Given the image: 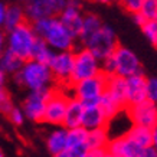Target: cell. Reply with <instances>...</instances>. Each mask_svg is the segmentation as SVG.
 Here are the masks:
<instances>
[{
	"instance_id": "3",
	"label": "cell",
	"mask_w": 157,
	"mask_h": 157,
	"mask_svg": "<svg viewBox=\"0 0 157 157\" xmlns=\"http://www.w3.org/2000/svg\"><path fill=\"white\" fill-rule=\"evenodd\" d=\"M107 84H108V75L100 72L94 76L75 82L71 86L74 90V97L81 100L82 104L86 107V105L100 104L101 97L107 90Z\"/></svg>"
},
{
	"instance_id": "8",
	"label": "cell",
	"mask_w": 157,
	"mask_h": 157,
	"mask_svg": "<svg viewBox=\"0 0 157 157\" xmlns=\"http://www.w3.org/2000/svg\"><path fill=\"white\" fill-rule=\"evenodd\" d=\"M74 61H75V52L74 51L55 52V56L49 63V68H51L53 75V81H56L59 85H71Z\"/></svg>"
},
{
	"instance_id": "6",
	"label": "cell",
	"mask_w": 157,
	"mask_h": 157,
	"mask_svg": "<svg viewBox=\"0 0 157 157\" xmlns=\"http://www.w3.org/2000/svg\"><path fill=\"white\" fill-rule=\"evenodd\" d=\"M101 72V61L91 52L88 48L82 46L75 52L74 61V71H72V84L94 76ZM71 84V85H72Z\"/></svg>"
},
{
	"instance_id": "2",
	"label": "cell",
	"mask_w": 157,
	"mask_h": 157,
	"mask_svg": "<svg viewBox=\"0 0 157 157\" xmlns=\"http://www.w3.org/2000/svg\"><path fill=\"white\" fill-rule=\"evenodd\" d=\"M14 81L16 84L33 91L45 88V86H51L53 75L49 65L36 61V59H28L25 61L23 67L14 74Z\"/></svg>"
},
{
	"instance_id": "41",
	"label": "cell",
	"mask_w": 157,
	"mask_h": 157,
	"mask_svg": "<svg viewBox=\"0 0 157 157\" xmlns=\"http://www.w3.org/2000/svg\"><path fill=\"white\" fill-rule=\"evenodd\" d=\"M153 147L157 150V125L153 128Z\"/></svg>"
},
{
	"instance_id": "37",
	"label": "cell",
	"mask_w": 157,
	"mask_h": 157,
	"mask_svg": "<svg viewBox=\"0 0 157 157\" xmlns=\"http://www.w3.org/2000/svg\"><path fill=\"white\" fill-rule=\"evenodd\" d=\"M143 157H157V150L153 147V144L143 150Z\"/></svg>"
},
{
	"instance_id": "14",
	"label": "cell",
	"mask_w": 157,
	"mask_h": 157,
	"mask_svg": "<svg viewBox=\"0 0 157 157\" xmlns=\"http://www.w3.org/2000/svg\"><path fill=\"white\" fill-rule=\"evenodd\" d=\"M127 82V104L133 105L137 102L147 100V82L148 78L141 72H137L131 76L125 78ZM127 105V107H128Z\"/></svg>"
},
{
	"instance_id": "28",
	"label": "cell",
	"mask_w": 157,
	"mask_h": 157,
	"mask_svg": "<svg viewBox=\"0 0 157 157\" xmlns=\"http://www.w3.org/2000/svg\"><path fill=\"white\" fill-rule=\"evenodd\" d=\"M144 36L147 40L151 43L153 46H157V20H147L146 23L141 26Z\"/></svg>"
},
{
	"instance_id": "13",
	"label": "cell",
	"mask_w": 157,
	"mask_h": 157,
	"mask_svg": "<svg viewBox=\"0 0 157 157\" xmlns=\"http://www.w3.org/2000/svg\"><path fill=\"white\" fill-rule=\"evenodd\" d=\"M108 156L111 157H143V147H140L134 140L124 134L109 140L108 146Z\"/></svg>"
},
{
	"instance_id": "10",
	"label": "cell",
	"mask_w": 157,
	"mask_h": 157,
	"mask_svg": "<svg viewBox=\"0 0 157 157\" xmlns=\"http://www.w3.org/2000/svg\"><path fill=\"white\" fill-rule=\"evenodd\" d=\"M68 101H69V97L65 92L53 88L52 94H51V97L48 98V102H46L43 123L51 124V125H58V127L63 125Z\"/></svg>"
},
{
	"instance_id": "19",
	"label": "cell",
	"mask_w": 157,
	"mask_h": 157,
	"mask_svg": "<svg viewBox=\"0 0 157 157\" xmlns=\"http://www.w3.org/2000/svg\"><path fill=\"white\" fill-rule=\"evenodd\" d=\"M102 25L104 23H102V20H101V17L98 14L88 13L84 16V23H82L81 33L78 36V40H79V43H81L82 46L102 28Z\"/></svg>"
},
{
	"instance_id": "32",
	"label": "cell",
	"mask_w": 157,
	"mask_h": 157,
	"mask_svg": "<svg viewBox=\"0 0 157 157\" xmlns=\"http://www.w3.org/2000/svg\"><path fill=\"white\" fill-rule=\"evenodd\" d=\"M101 72H104L105 75H108V76H113L117 74L115 61H114V56H113V55L101 61Z\"/></svg>"
},
{
	"instance_id": "34",
	"label": "cell",
	"mask_w": 157,
	"mask_h": 157,
	"mask_svg": "<svg viewBox=\"0 0 157 157\" xmlns=\"http://www.w3.org/2000/svg\"><path fill=\"white\" fill-rule=\"evenodd\" d=\"M147 98L157 104V78H148L147 82Z\"/></svg>"
},
{
	"instance_id": "42",
	"label": "cell",
	"mask_w": 157,
	"mask_h": 157,
	"mask_svg": "<svg viewBox=\"0 0 157 157\" xmlns=\"http://www.w3.org/2000/svg\"><path fill=\"white\" fill-rule=\"evenodd\" d=\"M95 2H98V3H102V5H107V3H109L111 0H95Z\"/></svg>"
},
{
	"instance_id": "9",
	"label": "cell",
	"mask_w": 157,
	"mask_h": 157,
	"mask_svg": "<svg viewBox=\"0 0 157 157\" xmlns=\"http://www.w3.org/2000/svg\"><path fill=\"white\" fill-rule=\"evenodd\" d=\"M67 5L68 0H30L25 12L29 22H35L43 17L59 16Z\"/></svg>"
},
{
	"instance_id": "23",
	"label": "cell",
	"mask_w": 157,
	"mask_h": 157,
	"mask_svg": "<svg viewBox=\"0 0 157 157\" xmlns=\"http://www.w3.org/2000/svg\"><path fill=\"white\" fill-rule=\"evenodd\" d=\"M55 52H56V51H53L48 43H46L45 39L40 38V36H38L36 40H35V43H33L32 58H30V59H36V61L43 62V63L49 65L51 61L53 59V56H55Z\"/></svg>"
},
{
	"instance_id": "12",
	"label": "cell",
	"mask_w": 157,
	"mask_h": 157,
	"mask_svg": "<svg viewBox=\"0 0 157 157\" xmlns=\"http://www.w3.org/2000/svg\"><path fill=\"white\" fill-rule=\"evenodd\" d=\"M115 61V68H117V74L115 75L120 76H131L137 72H141V62L138 59V56L128 48L124 46H117V49L113 53Z\"/></svg>"
},
{
	"instance_id": "16",
	"label": "cell",
	"mask_w": 157,
	"mask_h": 157,
	"mask_svg": "<svg viewBox=\"0 0 157 157\" xmlns=\"http://www.w3.org/2000/svg\"><path fill=\"white\" fill-rule=\"evenodd\" d=\"M58 17L61 19L62 23L65 25V28L78 39V36L81 33L82 23H84V14H82L81 9L74 7V6H67Z\"/></svg>"
},
{
	"instance_id": "27",
	"label": "cell",
	"mask_w": 157,
	"mask_h": 157,
	"mask_svg": "<svg viewBox=\"0 0 157 157\" xmlns=\"http://www.w3.org/2000/svg\"><path fill=\"white\" fill-rule=\"evenodd\" d=\"M88 140V130L84 125H78L74 128H68V147H75V146H82L86 144Z\"/></svg>"
},
{
	"instance_id": "26",
	"label": "cell",
	"mask_w": 157,
	"mask_h": 157,
	"mask_svg": "<svg viewBox=\"0 0 157 157\" xmlns=\"http://www.w3.org/2000/svg\"><path fill=\"white\" fill-rule=\"evenodd\" d=\"M109 134H108V127H100V128L88 130V140L86 144L90 148H101L107 147L109 143Z\"/></svg>"
},
{
	"instance_id": "43",
	"label": "cell",
	"mask_w": 157,
	"mask_h": 157,
	"mask_svg": "<svg viewBox=\"0 0 157 157\" xmlns=\"http://www.w3.org/2000/svg\"><path fill=\"white\" fill-rule=\"evenodd\" d=\"M0 157H3V151H2V148H0Z\"/></svg>"
},
{
	"instance_id": "35",
	"label": "cell",
	"mask_w": 157,
	"mask_h": 157,
	"mask_svg": "<svg viewBox=\"0 0 157 157\" xmlns=\"http://www.w3.org/2000/svg\"><path fill=\"white\" fill-rule=\"evenodd\" d=\"M105 156H108V150H107V147L90 148V151H88V157H105Z\"/></svg>"
},
{
	"instance_id": "24",
	"label": "cell",
	"mask_w": 157,
	"mask_h": 157,
	"mask_svg": "<svg viewBox=\"0 0 157 157\" xmlns=\"http://www.w3.org/2000/svg\"><path fill=\"white\" fill-rule=\"evenodd\" d=\"M28 17H26V12H25L20 6H7L6 9V17H5V25H3V29L6 32H9L12 29H14L16 26L22 25L23 22H26Z\"/></svg>"
},
{
	"instance_id": "17",
	"label": "cell",
	"mask_w": 157,
	"mask_h": 157,
	"mask_svg": "<svg viewBox=\"0 0 157 157\" xmlns=\"http://www.w3.org/2000/svg\"><path fill=\"white\" fill-rule=\"evenodd\" d=\"M68 146V128L63 125H59V128L51 131L46 138V148L52 156L61 157Z\"/></svg>"
},
{
	"instance_id": "15",
	"label": "cell",
	"mask_w": 157,
	"mask_h": 157,
	"mask_svg": "<svg viewBox=\"0 0 157 157\" xmlns=\"http://www.w3.org/2000/svg\"><path fill=\"white\" fill-rule=\"evenodd\" d=\"M109 118L104 113V109L100 104L86 105L84 109V117H82V125L86 130H94L100 127H108Z\"/></svg>"
},
{
	"instance_id": "31",
	"label": "cell",
	"mask_w": 157,
	"mask_h": 157,
	"mask_svg": "<svg viewBox=\"0 0 157 157\" xmlns=\"http://www.w3.org/2000/svg\"><path fill=\"white\" fill-rule=\"evenodd\" d=\"M143 3L144 0H121L120 2V5L123 6V9L127 10L131 14L138 13L141 10V7H143Z\"/></svg>"
},
{
	"instance_id": "30",
	"label": "cell",
	"mask_w": 157,
	"mask_h": 157,
	"mask_svg": "<svg viewBox=\"0 0 157 157\" xmlns=\"http://www.w3.org/2000/svg\"><path fill=\"white\" fill-rule=\"evenodd\" d=\"M147 20H157V0H144L140 10Z\"/></svg>"
},
{
	"instance_id": "18",
	"label": "cell",
	"mask_w": 157,
	"mask_h": 157,
	"mask_svg": "<svg viewBox=\"0 0 157 157\" xmlns=\"http://www.w3.org/2000/svg\"><path fill=\"white\" fill-rule=\"evenodd\" d=\"M84 109H85V105L82 104V101L78 100L76 97H71L69 101H68L67 114H65V120H63V127L74 128V127H78V125H82Z\"/></svg>"
},
{
	"instance_id": "7",
	"label": "cell",
	"mask_w": 157,
	"mask_h": 157,
	"mask_svg": "<svg viewBox=\"0 0 157 157\" xmlns=\"http://www.w3.org/2000/svg\"><path fill=\"white\" fill-rule=\"evenodd\" d=\"M52 91V86H45V88L30 91V94L26 97V100L22 105L26 118L35 121V123H43L46 102H48V98L51 97Z\"/></svg>"
},
{
	"instance_id": "1",
	"label": "cell",
	"mask_w": 157,
	"mask_h": 157,
	"mask_svg": "<svg viewBox=\"0 0 157 157\" xmlns=\"http://www.w3.org/2000/svg\"><path fill=\"white\" fill-rule=\"evenodd\" d=\"M35 33L43 38L53 51H72L75 46L76 38L65 28L61 19L55 17H43L32 22Z\"/></svg>"
},
{
	"instance_id": "29",
	"label": "cell",
	"mask_w": 157,
	"mask_h": 157,
	"mask_svg": "<svg viewBox=\"0 0 157 157\" xmlns=\"http://www.w3.org/2000/svg\"><path fill=\"white\" fill-rule=\"evenodd\" d=\"M14 105L12 102V97H10L9 91L5 90V86L0 88V113L2 114H9Z\"/></svg>"
},
{
	"instance_id": "22",
	"label": "cell",
	"mask_w": 157,
	"mask_h": 157,
	"mask_svg": "<svg viewBox=\"0 0 157 157\" xmlns=\"http://www.w3.org/2000/svg\"><path fill=\"white\" fill-rule=\"evenodd\" d=\"M25 61L19 55H16L14 52H12L9 48L5 49L3 52L0 53V69H3L6 74H16L20 68L23 67Z\"/></svg>"
},
{
	"instance_id": "25",
	"label": "cell",
	"mask_w": 157,
	"mask_h": 157,
	"mask_svg": "<svg viewBox=\"0 0 157 157\" xmlns=\"http://www.w3.org/2000/svg\"><path fill=\"white\" fill-rule=\"evenodd\" d=\"M100 105L102 107V109H104V113L107 114V117L109 118V121L114 120L121 111H125V107H124L120 101L115 100L108 91H105L104 94H102L101 101H100Z\"/></svg>"
},
{
	"instance_id": "4",
	"label": "cell",
	"mask_w": 157,
	"mask_h": 157,
	"mask_svg": "<svg viewBox=\"0 0 157 157\" xmlns=\"http://www.w3.org/2000/svg\"><path fill=\"white\" fill-rule=\"evenodd\" d=\"M36 38L38 35L35 33L32 22L26 20L7 32V48L19 55L23 61H28L32 58V49Z\"/></svg>"
},
{
	"instance_id": "38",
	"label": "cell",
	"mask_w": 157,
	"mask_h": 157,
	"mask_svg": "<svg viewBox=\"0 0 157 157\" xmlns=\"http://www.w3.org/2000/svg\"><path fill=\"white\" fill-rule=\"evenodd\" d=\"M6 7L3 3H0V28H3V25H5V17H6Z\"/></svg>"
},
{
	"instance_id": "11",
	"label": "cell",
	"mask_w": 157,
	"mask_h": 157,
	"mask_svg": "<svg viewBox=\"0 0 157 157\" xmlns=\"http://www.w3.org/2000/svg\"><path fill=\"white\" fill-rule=\"evenodd\" d=\"M125 111L133 124L146 125L150 128H154L157 125V104H154L148 98L137 104L128 105Z\"/></svg>"
},
{
	"instance_id": "33",
	"label": "cell",
	"mask_w": 157,
	"mask_h": 157,
	"mask_svg": "<svg viewBox=\"0 0 157 157\" xmlns=\"http://www.w3.org/2000/svg\"><path fill=\"white\" fill-rule=\"evenodd\" d=\"M7 117H9L10 123L14 124V125H22V124L25 123V120H26V115H25L23 109L22 108H17V107H13L12 108V111H10L9 114H7Z\"/></svg>"
},
{
	"instance_id": "39",
	"label": "cell",
	"mask_w": 157,
	"mask_h": 157,
	"mask_svg": "<svg viewBox=\"0 0 157 157\" xmlns=\"http://www.w3.org/2000/svg\"><path fill=\"white\" fill-rule=\"evenodd\" d=\"M5 40H6V35H5V30L0 28V53L5 51Z\"/></svg>"
},
{
	"instance_id": "36",
	"label": "cell",
	"mask_w": 157,
	"mask_h": 157,
	"mask_svg": "<svg viewBox=\"0 0 157 157\" xmlns=\"http://www.w3.org/2000/svg\"><path fill=\"white\" fill-rule=\"evenodd\" d=\"M133 16H134V22H136V23H137V26H140V28H141V26H143V25L147 22L146 16H144L141 12H138V13L133 14Z\"/></svg>"
},
{
	"instance_id": "44",
	"label": "cell",
	"mask_w": 157,
	"mask_h": 157,
	"mask_svg": "<svg viewBox=\"0 0 157 157\" xmlns=\"http://www.w3.org/2000/svg\"><path fill=\"white\" fill-rule=\"evenodd\" d=\"M114 2H118V3H120V2H121V0H114Z\"/></svg>"
},
{
	"instance_id": "40",
	"label": "cell",
	"mask_w": 157,
	"mask_h": 157,
	"mask_svg": "<svg viewBox=\"0 0 157 157\" xmlns=\"http://www.w3.org/2000/svg\"><path fill=\"white\" fill-rule=\"evenodd\" d=\"M5 84H6V72L3 69H0V88L5 86Z\"/></svg>"
},
{
	"instance_id": "5",
	"label": "cell",
	"mask_w": 157,
	"mask_h": 157,
	"mask_svg": "<svg viewBox=\"0 0 157 157\" xmlns=\"http://www.w3.org/2000/svg\"><path fill=\"white\" fill-rule=\"evenodd\" d=\"M84 46L90 49L100 61H102L114 53V51L118 46V40H117V35H115L114 29L111 26L102 25V28Z\"/></svg>"
},
{
	"instance_id": "21",
	"label": "cell",
	"mask_w": 157,
	"mask_h": 157,
	"mask_svg": "<svg viewBox=\"0 0 157 157\" xmlns=\"http://www.w3.org/2000/svg\"><path fill=\"white\" fill-rule=\"evenodd\" d=\"M125 134L143 148H146L153 144V128H150V127L133 124Z\"/></svg>"
},
{
	"instance_id": "20",
	"label": "cell",
	"mask_w": 157,
	"mask_h": 157,
	"mask_svg": "<svg viewBox=\"0 0 157 157\" xmlns=\"http://www.w3.org/2000/svg\"><path fill=\"white\" fill-rule=\"evenodd\" d=\"M111 95L114 97L117 101H120L121 104L127 108V82L125 78L120 75H113L108 76V84H107V90Z\"/></svg>"
}]
</instances>
